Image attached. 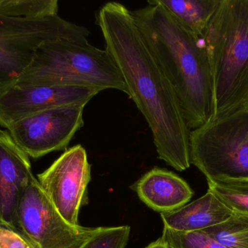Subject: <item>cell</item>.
I'll return each instance as SVG.
<instances>
[{"label": "cell", "instance_id": "cell-14", "mask_svg": "<svg viewBox=\"0 0 248 248\" xmlns=\"http://www.w3.org/2000/svg\"><path fill=\"white\" fill-rule=\"evenodd\" d=\"M178 23L202 39L220 0H155Z\"/></svg>", "mask_w": 248, "mask_h": 248}, {"label": "cell", "instance_id": "cell-17", "mask_svg": "<svg viewBox=\"0 0 248 248\" xmlns=\"http://www.w3.org/2000/svg\"><path fill=\"white\" fill-rule=\"evenodd\" d=\"M58 0H0V13L12 17L39 19L58 15Z\"/></svg>", "mask_w": 248, "mask_h": 248}, {"label": "cell", "instance_id": "cell-10", "mask_svg": "<svg viewBox=\"0 0 248 248\" xmlns=\"http://www.w3.org/2000/svg\"><path fill=\"white\" fill-rule=\"evenodd\" d=\"M100 92L68 86L10 87L0 91V125L7 128L18 119L53 108L87 105Z\"/></svg>", "mask_w": 248, "mask_h": 248}, {"label": "cell", "instance_id": "cell-12", "mask_svg": "<svg viewBox=\"0 0 248 248\" xmlns=\"http://www.w3.org/2000/svg\"><path fill=\"white\" fill-rule=\"evenodd\" d=\"M131 189L137 192L141 202L160 214L184 206L193 195L184 179L169 170L157 167L147 172Z\"/></svg>", "mask_w": 248, "mask_h": 248}, {"label": "cell", "instance_id": "cell-16", "mask_svg": "<svg viewBox=\"0 0 248 248\" xmlns=\"http://www.w3.org/2000/svg\"><path fill=\"white\" fill-rule=\"evenodd\" d=\"M208 185V191L233 212L248 215V180L209 181Z\"/></svg>", "mask_w": 248, "mask_h": 248}, {"label": "cell", "instance_id": "cell-15", "mask_svg": "<svg viewBox=\"0 0 248 248\" xmlns=\"http://www.w3.org/2000/svg\"><path fill=\"white\" fill-rule=\"evenodd\" d=\"M202 231L226 248H248L247 214L233 212L227 221Z\"/></svg>", "mask_w": 248, "mask_h": 248}, {"label": "cell", "instance_id": "cell-1", "mask_svg": "<svg viewBox=\"0 0 248 248\" xmlns=\"http://www.w3.org/2000/svg\"><path fill=\"white\" fill-rule=\"evenodd\" d=\"M96 23L106 50L123 77L127 95L148 124L157 155L178 171L191 165L189 136L177 96L149 50L131 10L110 1L100 7Z\"/></svg>", "mask_w": 248, "mask_h": 248}, {"label": "cell", "instance_id": "cell-6", "mask_svg": "<svg viewBox=\"0 0 248 248\" xmlns=\"http://www.w3.org/2000/svg\"><path fill=\"white\" fill-rule=\"evenodd\" d=\"M90 34L85 26L59 15L26 19L0 13V91L14 85L42 45L60 39L87 40Z\"/></svg>", "mask_w": 248, "mask_h": 248}, {"label": "cell", "instance_id": "cell-19", "mask_svg": "<svg viewBox=\"0 0 248 248\" xmlns=\"http://www.w3.org/2000/svg\"><path fill=\"white\" fill-rule=\"evenodd\" d=\"M131 227H98L97 232L80 248H125L129 240Z\"/></svg>", "mask_w": 248, "mask_h": 248}, {"label": "cell", "instance_id": "cell-9", "mask_svg": "<svg viewBox=\"0 0 248 248\" xmlns=\"http://www.w3.org/2000/svg\"><path fill=\"white\" fill-rule=\"evenodd\" d=\"M37 181L61 216L71 225L80 226L78 214L89 203L87 186L91 181V165L82 146L67 149Z\"/></svg>", "mask_w": 248, "mask_h": 248}, {"label": "cell", "instance_id": "cell-3", "mask_svg": "<svg viewBox=\"0 0 248 248\" xmlns=\"http://www.w3.org/2000/svg\"><path fill=\"white\" fill-rule=\"evenodd\" d=\"M202 40L218 117L248 104V0H220Z\"/></svg>", "mask_w": 248, "mask_h": 248}, {"label": "cell", "instance_id": "cell-21", "mask_svg": "<svg viewBox=\"0 0 248 248\" xmlns=\"http://www.w3.org/2000/svg\"><path fill=\"white\" fill-rule=\"evenodd\" d=\"M145 248H169L168 245L166 244V242L160 237L158 240L156 241L153 242L151 244L149 245Z\"/></svg>", "mask_w": 248, "mask_h": 248}, {"label": "cell", "instance_id": "cell-13", "mask_svg": "<svg viewBox=\"0 0 248 248\" xmlns=\"http://www.w3.org/2000/svg\"><path fill=\"white\" fill-rule=\"evenodd\" d=\"M233 211L214 193H207L197 200L170 212L161 213L166 228L176 231H203L227 221Z\"/></svg>", "mask_w": 248, "mask_h": 248}, {"label": "cell", "instance_id": "cell-4", "mask_svg": "<svg viewBox=\"0 0 248 248\" xmlns=\"http://www.w3.org/2000/svg\"><path fill=\"white\" fill-rule=\"evenodd\" d=\"M43 85L100 91L114 89L127 94L123 77L110 54L88 39H60L42 45L13 87Z\"/></svg>", "mask_w": 248, "mask_h": 248}, {"label": "cell", "instance_id": "cell-11", "mask_svg": "<svg viewBox=\"0 0 248 248\" xmlns=\"http://www.w3.org/2000/svg\"><path fill=\"white\" fill-rule=\"evenodd\" d=\"M36 179L29 156L15 142L8 131L0 128L1 227L23 234L17 221V207L25 190Z\"/></svg>", "mask_w": 248, "mask_h": 248}, {"label": "cell", "instance_id": "cell-8", "mask_svg": "<svg viewBox=\"0 0 248 248\" xmlns=\"http://www.w3.org/2000/svg\"><path fill=\"white\" fill-rule=\"evenodd\" d=\"M85 106L71 105L42 111L13 122L7 129L29 157L39 159L68 147L84 126Z\"/></svg>", "mask_w": 248, "mask_h": 248}, {"label": "cell", "instance_id": "cell-2", "mask_svg": "<svg viewBox=\"0 0 248 248\" xmlns=\"http://www.w3.org/2000/svg\"><path fill=\"white\" fill-rule=\"evenodd\" d=\"M131 13L171 84L189 129L202 126L214 112L212 77L203 40L178 23L155 0Z\"/></svg>", "mask_w": 248, "mask_h": 248}, {"label": "cell", "instance_id": "cell-20", "mask_svg": "<svg viewBox=\"0 0 248 248\" xmlns=\"http://www.w3.org/2000/svg\"><path fill=\"white\" fill-rule=\"evenodd\" d=\"M0 248H37L23 234L0 226Z\"/></svg>", "mask_w": 248, "mask_h": 248}, {"label": "cell", "instance_id": "cell-5", "mask_svg": "<svg viewBox=\"0 0 248 248\" xmlns=\"http://www.w3.org/2000/svg\"><path fill=\"white\" fill-rule=\"evenodd\" d=\"M189 149L208 182L248 180V104L192 130Z\"/></svg>", "mask_w": 248, "mask_h": 248}, {"label": "cell", "instance_id": "cell-7", "mask_svg": "<svg viewBox=\"0 0 248 248\" xmlns=\"http://www.w3.org/2000/svg\"><path fill=\"white\" fill-rule=\"evenodd\" d=\"M17 214L23 235L37 248H80L98 230L68 224L42 190L37 179L22 195Z\"/></svg>", "mask_w": 248, "mask_h": 248}, {"label": "cell", "instance_id": "cell-18", "mask_svg": "<svg viewBox=\"0 0 248 248\" xmlns=\"http://www.w3.org/2000/svg\"><path fill=\"white\" fill-rule=\"evenodd\" d=\"M161 238L169 248H226L202 231L182 232L163 227Z\"/></svg>", "mask_w": 248, "mask_h": 248}]
</instances>
